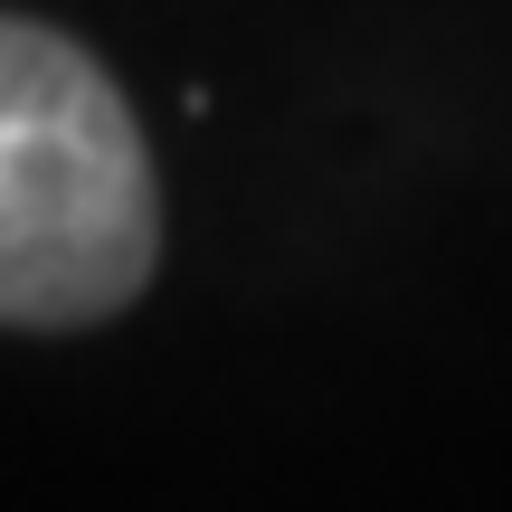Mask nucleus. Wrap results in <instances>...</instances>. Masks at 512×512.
<instances>
[{"mask_svg": "<svg viewBox=\"0 0 512 512\" xmlns=\"http://www.w3.org/2000/svg\"><path fill=\"white\" fill-rule=\"evenodd\" d=\"M162 200L133 105L76 38L0 19V323L76 332L143 294Z\"/></svg>", "mask_w": 512, "mask_h": 512, "instance_id": "obj_1", "label": "nucleus"}]
</instances>
